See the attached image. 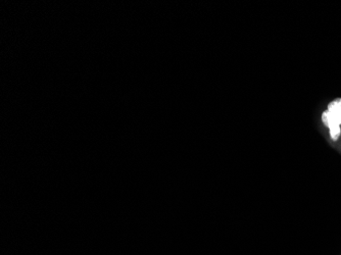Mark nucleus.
Masks as SVG:
<instances>
[{
    "label": "nucleus",
    "instance_id": "f257e3e1",
    "mask_svg": "<svg viewBox=\"0 0 341 255\" xmlns=\"http://www.w3.org/2000/svg\"><path fill=\"white\" fill-rule=\"evenodd\" d=\"M322 120L323 123L329 128L331 138L336 140L340 135L341 116L329 110H326L323 112Z\"/></svg>",
    "mask_w": 341,
    "mask_h": 255
},
{
    "label": "nucleus",
    "instance_id": "f03ea898",
    "mask_svg": "<svg viewBox=\"0 0 341 255\" xmlns=\"http://www.w3.org/2000/svg\"><path fill=\"white\" fill-rule=\"evenodd\" d=\"M329 111L337 114L341 116V98L339 99H335L334 101H332L329 105H328V109Z\"/></svg>",
    "mask_w": 341,
    "mask_h": 255
}]
</instances>
